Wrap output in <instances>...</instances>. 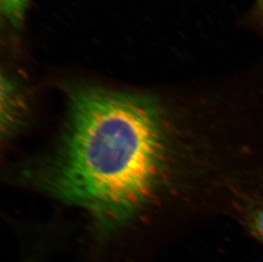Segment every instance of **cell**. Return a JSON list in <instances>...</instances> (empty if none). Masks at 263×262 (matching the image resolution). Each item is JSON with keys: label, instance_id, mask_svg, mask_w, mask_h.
Returning <instances> with one entry per match:
<instances>
[{"label": "cell", "instance_id": "1", "mask_svg": "<svg viewBox=\"0 0 263 262\" xmlns=\"http://www.w3.org/2000/svg\"><path fill=\"white\" fill-rule=\"evenodd\" d=\"M176 119L154 95L75 85L58 146L28 176L102 233L129 228L179 188L186 151Z\"/></svg>", "mask_w": 263, "mask_h": 262}, {"label": "cell", "instance_id": "2", "mask_svg": "<svg viewBox=\"0 0 263 262\" xmlns=\"http://www.w3.org/2000/svg\"><path fill=\"white\" fill-rule=\"evenodd\" d=\"M2 93V126L6 127L10 132L20 120L19 116L23 113V105L20 90L15 82L9 77L1 79Z\"/></svg>", "mask_w": 263, "mask_h": 262}, {"label": "cell", "instance_id": "3", "mask_svg": "<svg viewBox=\"0 0 263 262\" xmlns=\"http://www.w3.org/2000/svg\"><path fill=\"white\" fill-rule=\"evenodd\" d=\"M29 0H0V10L5 20L14 27L23 24Z\"/></svg>", "mask_w": 263, "mask_h": 262}, {"label": "cell", "instance_id": "4", "mask_svg": "<svg viewBox=\"0 0 263 262\" xmlns=\"http://www.w3.org/2000/svg\"><path fill=\"white\" fill-rule=\"evenodd\" d=\"M245 220L251 233L263 242V200L256 201L246 209Z\"/></svg>", "mask_w": 263, "mask_h": 262}, {"label": "cell", "instance_id": "5", "mask_svg": "<svg viewBox=\"0 0 263 262\" xmlns=\"http://www.w3.org/2000/svg\"><path fill=\"white\" fill-rule=\"evenodd\" d=\"M255 12L259 19L263 22V0H256Z\"/></svg>", "mask_w": 263, "mask_h": 262}]
</instances>
